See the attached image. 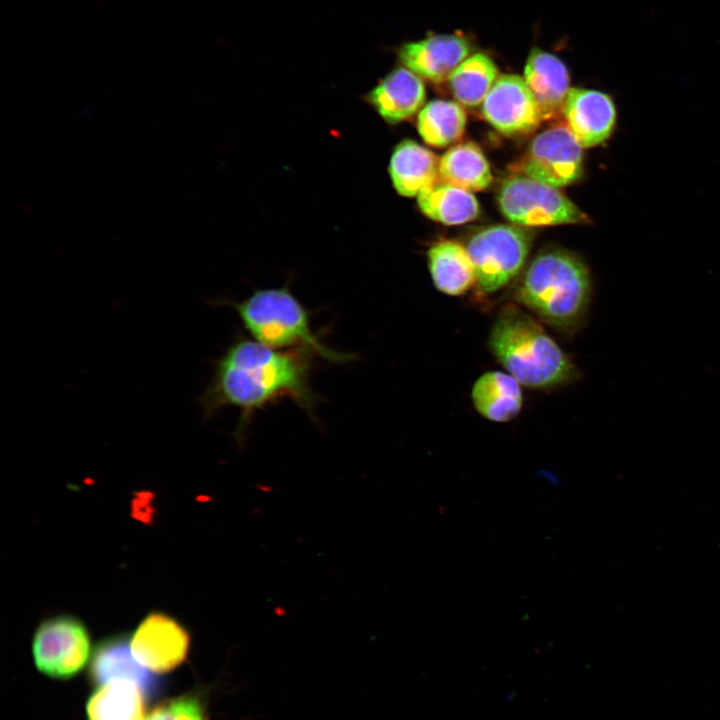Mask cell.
Returning <instances> with one entry per match:
<instances>
[{"mask_svg": "<svg viewBox=\"0 0 720 720\" xmlns=\"http://www.w3.org/2000/svg\"><path fill=\"white\" fill-rule=\"evenodd\" d=\"M313 352L274 349L237 336L214 361L213 375L199 397L203 418L229 406L240 410L234 430L239 444L254 414L282 399L292 400L313 419L318 396L311 385Z\"/></svg>", "mask_w": 720, "mask_h": 720, "instance_id": "1", "label": "cell"}, {"mask_svg": "<svg viewBox=\"0 0 720 720\" xmlns=\"http://www.w3.org/2000/svg\"><path fill=\"white\" fill-rule=\"evenodd\" d=\"M488 347L507 373L531 389H554L579 376L570 357L518 304L499 310L489 331Z\"/></svg>", "mask_w": 720, "mask_h": 720, "instance_id": "2", "label": "cell"}, {"mask_svg": "<svg viewBox=\"0 0 720 720\" xmlns=\"http://www.w3.org/2000/svg\"><path fill=\"white\" fill-rule=\"evenodd\" d=\"M514 300L552 328L573 333L585 322L592 298V278L576 254L553 249L538 254L524 272Z\"/></svg>", "mask_w": 720, "mask_h": 720, "instance_id": "3", "label": "cell"}, {"mask_svg": "<svg viewBox=\"0 0 720 720\" xmlns=\"http://www.w3.org/2000/svg\"><path fill=\"white\" fill-rule=\"evenodd\" d=\"M231 306L254 340L274 349L305 348L325 361L343 364L356 359L354 354L337 351L320 340L312 330L311 313L289 287L255 290L236 302L218 300Z\"/></svg>", "mask_w": 720, "mask_h": 720, "instance_id": "4", "label": "cell"}, {"mask_svg": "<svg viewBox=\"0 0 720 720\" xmlns=\"http://www.w3.org/2000/svg\"><path fill=\"white\" fill-rule=\"evenodd\" d=\"M532 234L516 225H494L474 234L466 245L473 263L478 295L493 294L508 285L523 268Z\"/></svg>", "mask_w": 720, "mask_h": 720, "instance_id": "5", "label": "cell"}, {"mask_svg": "<svg viewBox=\"0 0 720 720\" xmlns=\"http://www.w3.org/2000/svg\"><path fill=\"white\" fill-rule=\"evenodd\" d=\"M498 202L507 219L524 226L590 222L588 216L557 188L521 174L503 182Z\"/></svg>", "mask_w": 720, "mask_h": 720, "instance_id": "6", "label": "cell"}, {"mask_svg": "<svg viewBox=\"0 0 720 720\" xmlns=\"http://www.w3.org/2000/svg\"><path fill=\"white\" fill-rule=\"evenodd\" d=\"M90 649L86 625L72 615L46 618L33 635L35 666L41 673L56 679L76 675L87 663Z\"/></svg>", "mask_w": 720, "mask_h": 720, "instance_id": "7", "label": "cell"}, {"mask_svg": "<svg viewBox=\"0 0 720 720\" xmlns=\"http://www.w3.org/2000/svg\"><path fill=\"white\" fill-rule=\"evenodd\" d=\"M513 170L548 186L563 187L582 176V147L568 126L556 125L532 140Z\"/></svg>", "mask_w": 720, "mask_h": 720, "instance_id": "8", "label": "cell"}, {"mask_svg": "<svg viewBox=\"0 0 720 720\" xmlns=\"http://www.w3.org/2000/svg\"><path fill=\"white\" fill-rule=\"evenodd\" d=\"M190 634L172 616L153 611L139 623L130 638V647L135 658L155 673L175 669L187 657L190 648Z\"/></svg>", "mask_w": 720, "mask_h": 720, "instance_id": "9", "label": "cell"}, {"mask_svg": "<svg viewBox=\"0 0 720 720\" xmlns=\"http://www.w3.org/2000/svg\"><path fill=\"white\" fill-rule=\"evenodd\" d=\"M482 112L497 131L507 136L533 132L543 120L524 78L514 74L497 78L482 102Z\"/></svg>", "mask_w": 720, "mask_h": 720, "instance_id": "10", "label": "cell"}, {"mask_svg": "<svg viewBox=\"0 0 720 720\" xmlns=\"http://www.w3.org/2000/svg\"><path fill=\"white\" fill-rule=\"evenodd\" d=\"M562 111L568 128L582 148L603 143L614 130L615 105L611 97L603 92L571 88Z\"/></svg>", "mask_w": 720, "mask_h": 720, "instance_id": "11", "label": "cell"}, {"mask_svg": "<svg viewBox=\"0 0 720 720\" xmlns=\"http://www.w3.org/2000/svg\"><path fill=\"white\" fill-rule=\"evenodd\" d=\"M472 46L464 36L439 34L402 45L398 56L402 64L420 78L442 82L470 56Z\"/></svg>", "mask_w": 720, "mask_h": 720, "instance_id": "12", "label": "cell"}, {"mask_svg": "<svg viewBox=\"0 0 720 720\" xmlns=\"http://www.w3.org/2000/svg\"><path fill=\"white\" fill-rule=\"evenodd\" d=\"M135 658L130 639L124 635L103 640L96 648L90 665V676L98 685L113 680H128L140 686L147 696L158 690V680Z\"/></svg>", "mask_w": 720, "mask_h": 720, "instance_id": "13", "label": "cell"}, {"mask_svg": "<svg viewBox=\"0 0 720 720\" xmlns=\"http://www.w3.org/2000/svg\"><path fill=\"white\" fill-rule=\"evenodd\" d=\"M425 95L421 78L406 67H398L379 81L367 99L386 122L395 124L419 111Z\"/></svg>", "mask_w": 720, "mask_h": 720, "instance_id": "14", "label": "cell"}, {"mask_svg": "<svg viewBox=\"0 0 720 720\" xmlns=\"http://www.w3.org/2000/svg\"><path fill=\"white\" fill-rule=\"evenodd\" d=\"M524 80L537 100L543 119L562 109L569 92V73L555 55L533 48L526 61Z\"/></svg>", "mask_w": 720, "mask_h": 720, "instance_id": "15", "label": "cell"}, {"mask_svg": "<svg viewBox=\"0 0 720 720\" xmlns=\"http://www.w3.org/2000/svg\"><path fill=\"white\" fill-rule=\"evenodd\" d=\"M521 386L507 372L487 371L472 386L473 407L480 416L491 422H509L522 410L524 398Z\"/></svg>", "mask_w": 720, "mask_h": 720, "instance_id": "16", "label": "cell"}, {"mask_svg": "<svg viewBox=\"0 0 720 720\" xmlns=\"http://www.w3.org/2000/svg\"><path fill=\"white\" fill-rule=\"evenodd\" d=\"M438 157L417 142L405 139L393 150L389 174L395 190L413 197L439 180Z\"/></svg>", "mask_w": 720, "mask_h": 720, "instance_id": "17", "label": "cell"}, {"mask_svg": "<svg viewBox=\"0 0 720 720\" xmlns=\"http://www.w3.org/2000/svg\"><path fill=\"white\" fill-rule=\"evenodd\" d=\"M427 259L432 282L439 292L458 297L475 288L474 266L461 244L450 240L439 241L429 248Z\"/></svg>", "mask_w": 720, "mask_h": 720, "instance_id": "18", "label": "cell"}, {"mask_svg": "<svg viewBox=\"0 0 720 720\" xmlns=\"http://www.w3.org/2000/svg\"><path fill=\"white\" fill-rule=\"evenodd\" d=\"M439 180L472 192L489 186L492 174L480 148L466 142L453 146L440 158Z\"/></svg>", "mask_w": 720, "mask_h": 720, "instance_id": "19", "label": "cell"}, {"mask_svg": "<svg viewBox=\"0 0 720 720\" xmlns=\"http://www.w3.org/2000/svg\"><path fill=\"white\" fill-rule=\"evenodd\" d=\"M144 692L128 680H113L96 690L87 702L88 720H143Z\"/></svg>", "mask_w": 720, "mask_h": 720, "instance_id": "20", "label": "cell"}, {"mask_svg": "<svg viewBox=\"0 0 720 720\" xmlns=\"http://www.w3.org/2000/svg\"><path fill=\"white\" fill-rule=\"evenodd\" d=\"M417 202L426 216L446 225L463 224L479 214V205L472 193L440 180L422 190Z\"/></svg>", "mask_w": 720, "mask_h": 720, "instance_id": "21", "label": "cell"}, {"mask_svg": "<svg viewBox=\"0 0 720 720\" xmlns=\"http://www.w3.org/2000/svg\"><path fill=\"white\" fill-rule=\"evenodd\" d=\"M498 77L494 61L484 53H475L462 61L448 80L457 101L474 107L484 101Z\"/></svg>", "mask_w": 720, "mask_h": 720, "instance_id": "22", "label": "cell"}, {"mask_svg": "<svg viewBox=\"0 0 720 720\" xmlns=\"http://www.w3.org/2000/svg\"><path fill=\"white\" fill-rule=\"evenodd\" d=\"M466 126V114L455 102L434 100L419 112L417 128L422 139L434 147H446L458 140Z\"/></svg>", "mask_w": 720, "mask_h": 720, "instance_id": "23", "label": "cell"}, {"mask_svg": "<svg viewBox=\"0 0 720 720\" xmlns=\"http://www.w3.org/2000/svg\"><path fill=\"white\" fill-rule=\"evenodd\" d=\"M145 720H208V717L198 696L185 695L157 706Z\"/></svg>", "mask_w": 720, "mask_h": 720, "instance_id": "24", "label": "cell"}]
</instances>
